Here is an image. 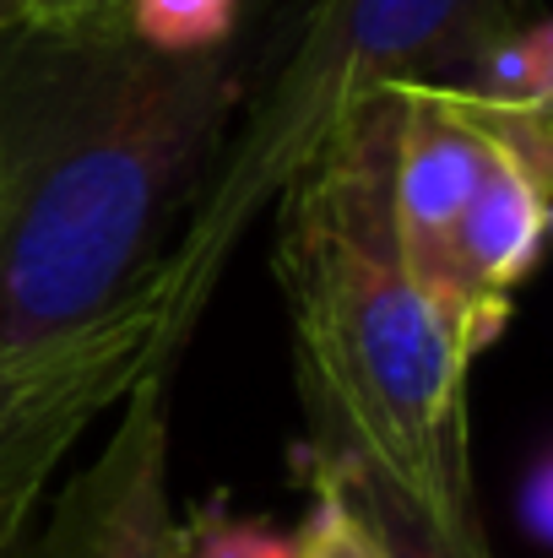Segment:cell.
I'll list each match as a JSON object with an SVG mask.
<instances>
[{
    "label": "cell",
    "mask_w": 553,
    "mask_h": 558,
    "mask_svg": "<svg viewBox=\"0 0 553 558\" xmlns=\"http://www.w3.org/2000/svg\"><path fill=\"white\" fill-rule=\"evenodd\" d=\"M125 27L158 54H217L244 33V0H120Z\"/></svg>",
    "instance_id": "9"
},
{
    "label": "cell",
    "mask_w": 553,
    "mask_h": 558,
    "mask_svg": "<svg viewBox=\"0 0 553 558\" xmlns=\"http://www.w3.org/2000/svg\"><path fill=\"white\" fill-rule=\"evenodd\" d=\"M396 93L359 109L282 190L272 271L315 456H364L418 488H472L467 369L390 211Z\"/></svg>",
    "instance_id": "2"
},
{
    "label": "cell",
    "mask_w": 553,
    "mask_h": 558,
    "mask_svg": "<svg viewBox=\"0 0 553 558\" xmlns=\"http://www.w3.org/2000/svg\"><path fill=\"white\" fill-rule=\"evenodd\" d=\"M250 49L158 54L120 5L0 33V348L38 364L147 326L217 174ZM164 359V353H158Z\"/></svg>",
    "instance_id": "1"
},
{
    "label": "cell",
    "mask_w": 553,
    "mask_h": 558,
    "mask_svg": "<svg viewBox=\"0 0 553 558\" xmlns=\"http://www.w3.org/2000/svg\"><path fill=\"white\" fill-rule=\"evenodd\" d=\"M483 158H489V131L456 93H445V87H401L396 93V147H390L396 239H401V255H407L418 288L456 331L461 353H467V331H461L450 244H456L472 190L483 180Z\"/></svg>",
    "instance_id": "6"
},
{
    "label": "cell",
    "mask_w": 553,
    "mask_h": 558,
    "mask_svg": "<svg viewBox=\"0 0 553 558\" xmlns=\"http://www.w3.org/2000/svg\"><path fill=\"white\" fill-rule=\"evenodd\" d=\"M147 369L169 364L158 359V337L136 326L93 348L22 364L0 390V558L33 526L49 483L87 439V428L104 423Z\"/></svg>",
    "instance_id": "5"
},
{
    "label": "cell",
    "mask_w": 553,
    "mask_h": 558,
    "mask_svg": "<svg viewBox=\"0 0 553 558\" xmlns=\"http://www.w3.org/2000/svg\"><path fill=\"white\" fill-rule=\"evenodd\" d=\"M22 16H27V5H22V0H0V33H5L11 22H22Z\"/></svg>",
    "instance_id": "14"
},
{
    "label": "cell",
    "mask_w": 553,
    "mask_h": 558,
    "mask_svg": "<svg viewBox=\"0 0 553 558\" xmlns=\"http://www.w3.org/2000/svg\"><path fill=\"white\" fill-rule=\"evenodd\" d=\"M293 558H380L369 532L359 526V515L315 483V510L304 521V532H293Z\"/></svg>",
    "instance_id": "11"
},
{
    "label": "cell",
    "mask_w": 553,
    "mask_h": 558,
    "mask_svg": "<svg viewBox=\"0 0 553 558\" xmlns=\"http://www.w3.org/2000/svg\"><path fill=\"white\" fill-rule=\"evenodd\" d=\"M33 22H65V16H93V11H115L120 0H22Z\"/></svg>",
    "instance_id": "13"
},
{
    "label": "cell",
    "mask_w": 553,
    "mask_h": 558,
    "mask_svg": "<svg viewBox=\"0 0 553 558\" xmlns=\"http://www.w3.org/2000/svg\"><path fill=\"white\" fill-rule=\"evenodd\" d=\"M175 369H147L109 412L98 450L38 505L5 558H184L175 510Z\"/></svg>",
    "instance_id": "4"
},
{
    "label": "cell",
    "mask_w": 553,
    "mask_h": 558,
    "mask_svg": "<svg viewBox=\"0 0 553 558\" xmlns=\"http://www.w3.org/2000/svg\"><path fill=\"white\" fill-rule=\"evenodd\" d=\"M315 483L359 515L380 558H494L472 488H418L364 456H315Z\"/></svg>",
    "instance_id": "8"
},
{
    "label": "cell",
    "mask_w": 553,
    "mask_h": 558,
    "mask_svg": "<svg viewBox=\"0 0 553 558\" xmlns=\"http://www.w3.org/2000/svg\"><path fill=\"white\" fill-rule=\"evenodd\" d=\"M521 526H527V537L538 543V548H549L553 543V456L549 450H538L532 456V466H527V477H521Z\"/></svg>",
    "instance_id": "12"
},
{
    "label": "cell",
    "mask_w": 553,
    "mask_h": 558,
    "mask_svg": "<svg viewBox=\"0 0 553 558\" xmlns=\"http://www.w3.org/2000/svg\"><path fill=\"white\" fill-rule=\"evenodd\" d=\"M516 0H272L244 22V98L158 293V353L175 369L233 250L332 136L385 93L461 87Z\"/></svg>",
    "instance_id": "3"
},
{
    "label": "cell",
    "mask_w": 553,
    "mask_h": 558,
    "mask_svg": "<svg viewBox=\"0 0 553 558\" xmlns=\"http://www.w3.org/2000/svg\"><path fill=\"white\" fill-rule=\"evenodd\" d=\"M266 5H272V0H244V22H255V16H261Z\"/></svg>",
    "instance_id": "15"
},
{
    "label": "cell",
    "mask_w": 553,
    "mask_h": 558,
    "mask_svg": "<svg viewBox=\"0 0 553 558\" xmlns=\"http://www.w3.org/2000/svg\"><path fill=\"white\" fill-rule=\"evenodd\" d=\"M184 558H293V537L261 521H228L223 510L184 521Z\"/></svg>",
    "instance_id": "10"
},
{
    "label": "cell",
    "mask_w": 553,
    "mask_h": 558,
    "mask_svg": "<svg viewBox=\"0 0 553 558\" xmlns=\"http://www.w3.org/2000/svg\"><path fill=\"white\" fill-rule=\"evenodd\" d=\"M549 185H553L549 169L527 163L521 153H510L489 131L483 180L472 190V201L461 211V228H456V244H450L456 293H461V331H467V353L472 359L505 331L516 288L543 260Z\"/></svg>",
    "instance_id": "7"
}]
</instances>
